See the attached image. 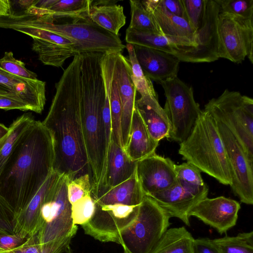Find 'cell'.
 <instances>
[{"label":"cell","instance_id":"47","mask_svg":"<svg viewBox=\"0 0 253 253\" xmlns=\"http://www.w3.org/2000/svg\"><path fill=\"white\" fill-rule=\"evenodd\" d=\"M37 1V0H10L11 15L10 16H18L24 14Z\"/></svg>","mask_w":253,"mask_h":253},{"label":"cell","instance_id":"3","mask_svg":"<svg viewBox=\"0 0 253 253\" xmlns=\"http://www.w3.org/2000/svg\"><path fill=\"white\" fill-rule=\"evenodd\" d=\"M103 54H80L81 116L91 171V195L103 188L107 164L103 115L105 88L100 64Z\"/></svg>","mask_w":253,"mask_h":253},{"label":"cell","instance_id":"49","mask_svg":"<svg viewBox=\"0 0 253 253\" xmlns=\"http://www.w3.org/2000/svg\"><path fill=\"white\" fill-rule=\"evenodd\" d=\"M9 131V127L0 123V143L6 136Z\"/></svg>","mask_w":253,"mask_h":253},{"label":"cell","instance_id":"4","mask_svg":"<svg viewBox=\"0 0 253 253\" xmlns=\"http://www.w3.org/2000/svg\"><path fill=\"white\" fill-rule=\"evenodd\" d=\"M22 25L48 31L71 40L78 54L85 52H122L126 48L119 36L93 22L89 13L56 15L46 9L31 6L19 16L0 17V28Z\"/></svg>","mask_w":253,"mask_h":253},{"label":"cell","instance_id":"5","mask_svg":"<svg viewBox=\"0 0 253 253\" xmlns=\"http://www.w3.org/2000/svg\"><path fill=\"white\" fill-rule=\"evenodd\" d=\"M178 154L219 183L231 185V171L224 144L215 120L208 112L203 110L189 136L179 143Z\"/></svg>","mask_w":253,"mask_h":253},{"label":"cell","instance_id":"38","mask_svg":"<svg viewBox=\"0 0 253 253\" xmlns=\"http://www.w3.org/2000/svg\"><path fill=\"white\" fill-rule=\"evenodd\" d=\"M0 68L21 78L33 80L38 79L37 74L27 69L23 62L15 58L11 51L5 52L3 56L0 59Z\"/></svg>","mask_w":253,"mask_h":253},{"label":"cell","instance_id":"13","mask_svg":"<svg viewBox=\"0 0 253 253\" xmlns=\"http://www.w3.org/2000/svg\"><path fill=\"white\" fill-rule=\"evenodd\" d=\"M175 163L154 153L137 162L136 174L145 196L167 189L177 183Z\"/></svg>","mask_w":253,"mask_h":253},{"label":"cell","instance_id":"48","mask_svg":"<svg viewBox=\"0 0 253 253\" xmlns=\"http://www.w3.org/2000/svg\"><path fill=\"white\" fill-rule=\"evenodd\" d=\"M11 15L10 0H0V17L10 16Z\"/></svg>","mask_w":253,"mask_h":253},{"label":"cell","instance_id":"7","mask_svg":"<svg viewBox=\"0 0 253 253\" xmlns=\"http://www.w3.org/2000/svg\"><path fill=\"white\" fill-rule=\"evenodd\" d=\"M69 181L67 176L61 174L42 207V224L37 233L41 244L70 245L77 232L78 226L73 223L68 197Z\"/></svg>","mask_w":253,"mask_h":253},{"label":"cell","instance_id":"31","mask_svg":"<svg viewBox=\"0 0 253 253\" xmlns=\"http://www.w3.org/2000/svg\"><path fill=\"white\" fill-rule=\"evenodd\" d=\"M220 253H253V232L211 239Z\"/></svg>","mask_w":253,"mask_h":253},{"label":"cell","instance_id":"6","mask_svg":"<svg viewBox=\"0 0 253 253\" xmlns=\"http://www.w3.org/2000/svg\"><path fill=\"white\" fill-rule=\"evenodd\" d=\"M204 110L229 129L253 164V99L226 89L218 97L210 100Z\"/></svg>","mask_w":253,"mask_h":253},{"label":"cell","instance_id":"9","mask_svg":"<svg viewBox=\"0 0 253 253\" xmlns=\"http://www.w3.org/2000/svg\"><path fill=\"white\" fill-rule=\"evenodd\" d=\"M159 84L164 89L166 101L164 109L171 126L168 139L180 143L189 136L203 110L194 99L192 88L177 77Z\"/></svg>","mask_w":253,"mask_h":253},{"label":"cell","instance_id":"33","mask_svg":"<svg viewBox=\"0 0 253 253\" xmlns=\"http://www.w3.org/2000/svg\"><path fill=\"white\" fill-rule=\"evenodd\" d=\"M126 48L128 52V59L131 69L130 78L136 91L139 93L141 97L153 96L158 97L151 80L144 74L138 62L133 45L126 43Z\"/></svg>","mask_w":253,"mask_h":253},{"label":"cell","instance_id":"19","mask_svg":"<svg viewBox=\"0 0 253 253\" xmlns=\"http://www.w3.org/2000/svg\"><path fill=\"white\" fill-rule=\"evenodd\" d=\"M138 62L144 74L158 83L177 77L180 61L174 55L146 47L133 45Z\"/></svg>","mask_w":253,"mask_h":253},{"label":"cell","instance_id":"25","mask_svg":"<svg viewBox=\"0 0 253 253\" xmlns=\"http://www.w3.org/2000/svg\"><path fill=\"white\" fill-rule=\"evenodd\" d=\"M136 163L129 158L124 148L112 139L103 187L100 191L116 186L130 178L136 171Z\"/></svg>","mask_w":253,"mask_h":253},{"label":"cell","instance_id":"44","mask_svg":"<svg viewBox=\"0 0 253 253\" xmlns=\"http://www.w3.org/2000/svg\"><path fill=\"white\" fill-rule=\"evenodd\" d=\"M192 253H220L207 238L194 239L192 245Z\"/></svg>","mask_w":253,"mask_h":253},{"label":"cell","instance_id":"17","mask_svg":"<svg viewBox=\"0 0 253 253\" xmlns=\"http://www.w3.org/2000/svg\"><path fill=\"white\" fill-rule=\"evenodd\" d=\"M114 72L122 105V133L124 148L128 141L130 125L135 107L136 89L131 81L128 59L121 52H115Z\"/></svg>","mask_w":253,"mask_h":253},{"label":"cell","instance_id":"16","mask_svg":"<svg viewBox=\"0 0 253 253\" xmlns=\"http://www.w3.org/2000/svg\"><path fill=\"white\" fill-rule=\"evenodd\" d=\"M0 95L22 101L40 114L46 102L45 83L14 76L0 68Z\"/></svg>","mask_w":253,"mask_h":253},{"label":"cell","instance_id":"12","mask_svg":"<svg viewBox=\"0 0 253 253\" xmlns=\"http://www.w3.org/2000/svg\"><path fill=\"white\" fill-rule=\"evenodd\" d=\"M215 120L231 171L230 187L242 203L253 205V164L249 161L243 148L229 129L220 121Z\"/></svg>","mask_w":253,"mask_h":253},{"label":"cell","instance_id":"29","mask_svg":"<svg viewBox=\"0 0 253 253\" xmlns=\"http://www.w3.org/2000/svg\"><path fill=\"white\" fill-rule=\"evenodd\" d=\"M125 39L127 43L161 50L173 55L178 49V46L164 35L128 27Z\"/></svg>","mask_w":253,"mask_h":253},{"label":"cell","instance_id":"27","mask_svg":"<svg viewBox=\"0 0 253 253\" xmlns=\"http://www.w3.org/2000/svg\"><path fill=\"white\" fill-rule=\"evenodd\" d=\"M33 39L32 49L44 65L61 67L66 59L78 54L73 47L62 42Z\"/></svg>","mask_w":253,"mask_h":253},{"label":"cell","instance_id":"37","mask_svg":"<svg viewBox=\"0 0 253 253\" xmlns=\"http://www.w3.org/2000/svg\"><path fill=\"white\" fill-rule=\"evenodd\" d=\"M95 205L91 194L87 195L71 205L72 217L75 225L87 223L93 216Z\"/></svg>","mask_w":253,"mask_h":253},{"label":"cell","instance_id":"41","mask_svg":"<svg viewBox=\"0 0 253 253\" xmlns=\"http://www.w3.org/2000/svg\"><path fill=\"white\" fill-rule=\"evenodd\" d=\"M68 197L71 205L82 198L91 194V177L86 173L69 181L67 186Z\"/></svg>","mask_w":253,"mask_h":253},{"label":"cell","instance_id":"40","mask_svg":"<svg viewBox=\"0 0 253 253\" xmlns=\"http://www.w3.org/2000/svg\"><path fill=\"white\" fill-rule=\"evenodd\" d=\"M183 17L191 28L196 32L203 17L205 0H181Z\"/></svg>","mask_w":253,"mask_h":253},{"label":"cell","instance_id":"43","mask_svg":"<svg viewBox=\"0 0 253 253\" xmlns=\"http://www.w3.org/2000/svg\"><path fill=\"white\" fill-rule=\"evenodd\" d=\"M29 237L23 233L13 234L0 233V248L6 251L13 249L24 243Z\"/></svg>","mask_w":253,"mask_h":253},{"label":"cell","instance_id":"51","mask_svg":"<svg viewBox=\"0 0 253 253\" xmlns=\"http://www.w3.org/2000/svg\"><path fill=\"white\" fill-rule=\"evenodd\" d=\"M0 253H8V251L0 248Z\"/></svg>","mask_w":253,"mask_h":253},{"label":"cell","instance_id":"1","mask_svg":"<svg viewBox=\"0 0 253 253\" xmlns=\"http://www.w3.org/2000/svg\"><path fill=\"white\" fill-rule=\"evenodd\" d=\"M80 54L64 70L55 84L56 91L43 124L52 133L53 170L67 176L69 181L91 171L81 116Z\"/></svg>","mask_w":253,"mask_h":253},{"label":"cell","instance_id":"8","mask_svg":"<svg viewBox=\"0 0 253 253\" xmlns=\"http://www.w3.org/2000/svg\"><path fill=\"white\" fill-rule=\"evenodd\" d=\"M170 217L153 199L145 196L135 220L120 234L124 253H150L168 229Z\"/></svg>","mask_w":253,"mask_h":253},{"label":"cell","instance_id":"36","mask_svg":"<svg viewBox=\"0 0 253 253\" xmlns=\"http://www.w3.org/2000/svg\"><path fill=\"white\" fill-rule=\"evenodd\" d=\"M175 171L177 182L181 186L199 188L207 185L202 178L201 171L190 163L175 164Z\"/></svg>","mask_w":253,"mask_h":253},{"label":"cell","instance_id":"35","mask_svg":"<svg viewBox=\"0 0 253 253\" xmlns=\"http://www.w3.org/2000/svg\"><path fill=\"white\" fill-rule=\"evenodd\" d=\"M68 246L59 243L41 244L36 233L19 246L8 250V253H61Z\"/></svg>","mask_w":253,"mask_h":253},{"label":"cell","instance_id":"20","mask_svg":"<svg viewBox=\"0 0 253 253\" xmlns=\"http://www.w3.org/2000/svg\"><path fill=\"white\" fill-rule=\"evenodd\" d=\"M61 174L53 171L30 201L26 208L15 217L14 233H23L29 236L36 234L42 222L41 209Z\"/></svg>","mask_w":253,"mask_h":253},{"label":"cell","instance_id":"42","mask_svg":"<svg viewBox=\"0 0 253 253\" xmlns=\"http://www.w3.org/2000/svg\"><path fill=\"white\" fill-rule=\"evenodd\" d=\"M15 213L13 208L0 194V233L14 234Z\"/></svg>","mask_w":253,"mask_h":253},{"label":"cell","instance_id":"11","mask_svg":"<svg viewBox=\"0 0 253 253\" xmlns=\"http://www.w3.org/2000/svg\"><path fill=\"white\" fill-rule=\"evenodd\" d=\"M219 11V5L215 0H205L203 17L196 31V46L181 47L174 55L180 61L211 62L219 58L217 34Z\"/></svg>","mask_w":253,"mask_h":253},{"label":"cell","instance_id":"10","mask_svg":"<svg viewBox=\"0 0 253 253\" xmlns=\"http://www.w3.org/2000/svg\"><path fill=\"white\" fill-rule=\"evenodd\" d=\"M217 34L219 58L240 63L247 57L253 63V19L219 13Z\"/></svg>","mask_w":253,"mask_h":253},{"label":"cell","instance_id":"26","mask_svg":"<svg viewBox=\"0 0 253 253\" xmlns=\"http://www.w3.org/2000/svg\"><path fill=\"white\" fill-rule=\"evenodd\" d=\"M117 0H92L89 8L90 19L106 30L119 36V32L126 23L123 6Z\"/></svg>","mask_w":253,"mask_h":253},{"label":"cell","instance_id":"28","mask_svg":"<svg viewBox=\"0 0 253 253\" xmlns=\"http://www.w3.org/2000/svg\"><path fill=\"white\" fill-rule=\"evenodd\" d=\"M194 239L183 226L168 229L150 253H192Z\"/></svg>","mask_w":253,"mask_h":253},{"label":"cell","instance_id":"18","mask_svg":"<svg viewBox=\"0 0 253 253\" xmlns=\"http://www.w3.org/2000/svg\"><path fill=\"white\" fill-rule=\"evenodd\" d=\"M155 18L164 36L178 46L195 47L196 32L182 17L171 14L159 5V0L141 1Z\"/></svg>","mask_w":253,"mask_h":253},{"label":"cell","instance_id":"45","mask_svg":"<svg viewBox=\"0 0 253 253\" xmlns=\"http://www.w3.org/2000/svg\"><path fill=\"white\" fill-rule=\"evenodd\" d=\"M0 109L5 111L16 109L32 111L30 107L25 102L10 97L1 95H0Z\"/></svg>","mask_w":253,"mask_h":253},{"label":"cell","instance_id":"34","mask_svg":"<svg viewBox=\"0 0 253 253\" xmlns=\"http://www.w3.org/2000/svg\"><path fill=\"white\" fill-rule=\"evenodd\" d=\"M92 0H53L48 10L57 15H81L89 13Z\"/></svg>","mask_w":253,"mask_h":253},{"label":"cell","instance_id":"32","mask_svg":"<svg viewBox=\"0 0 253 253\" xmlns=\"http://www.w3.org/2000/svg\"><path fill=\"white\" fill-rule=\"evenodd\" d=\"M131 19L128 28L164 35L153 14L140 0H129Z\"/></svg>","mask_w":253,"mask_h":253},{"label":"cell","instance_id":"50","mask_svg":"<svg viewBox=\"0 0 253 253\" xmlns=\"http://www.w3.org/2000/svg\"><path fill=\"white\" fill-rule=\"evenodd\" d=\"M61 253H73L70 245L68 246L66 249Z\"/></svg>","mask_w":253,"mask_h":253},{"label":"cell","instance_id":"24","mask_svg":"<svg viewBox=\"0 0 253 253\" xmlns=\"http://www.w3.org/2000/svg\"><path fill=\"white\" fill-rule=\"evenodd\" d=\"M159 143L151 136L135 107L128 141L124 148L126 153L131 160L137 162L155 153Z\"/></svg>","mask_w":253,"mask_h":253},{"label":"cell","instance_id":"2","mask_svg":"<svg viewBox=\"0 0 253 253\" xmlns=\"http://www.w3.org/2000/svg\"><path fill=\"white\" fill-rule=\"evenodd\" d=\"M54 160L51 132L42 122L34 120L0 172V194L13 208L15 217L24 211L54 171Z\"/></svg>","mask_w":253,"mask_h":253},{"label":"cell","instance_id":"22","mask_svg":"<svg viewBox=\"0 0 253 253\" xmlns=\"http://www.w3.org/2000/svg\"><path fill=\"white\" fill-rule=\"evenodd\" d=\"M135 108L153 139L159 142L164 138H168L171 129L170 123L158 97H140L136 100Z\"/></svg>","mask_w":253,"mask_h":253},{"label":"cell","instance_id":"14","mask_svg":"<svg viewBox=\"0 0 253 253\" xmlns=\"http://www.w3.org/2000/svg\"><path fill=\"white\" fill-rule=\"evenodd\" d=\"M240 209V203L232 199L224 196L206 197L197 203L188 215L198 218L223 234L236 225Z\"/></svg>","mask_w":253,"mask_h":253},{"label":"cell","instance_id":"39","mask_svg":"<svg viewBox=\"0 0 253 253\" xmlns=\"http://www.w3.org/2000/svg\"><path fill=\"white\" fill-rule=\"evenodd\" d=\"M219 13H227L246 19H253V0H215Z\"/></svg>","mask_w":253,"mask_h":253},{"label":"cell","instance_id":"30","mask_svg":"<svg viewBox=\"0 0 253 253\" xmlns=\"http://www.w3.org/2000/svg\"><path fill=\"white\" fill-rule=\"evenodd\" d=\"M34 120L30 113H25L14 120L6 136L0 143V172L17 140Z\"/></svg>","mask_w":253,"mask_h":253},{"label":"cell","instance_id":"46","mask_svg":"<svg viewBox=\"0 0 253 253\" xmlns=\"http://www.w3.org/2000/svg\"><path fill=\"white\" fill-rule=\"evenodd\" d=\"M159 5L171 14L182 18L183 17L181 0H159Z\"/></svg>","mask_w":253,"mask_h":253},{"label":"cell","instance_id":"15","mask_svg":"<svg viewBox=\"0 0 253 253\" xmlns=\"http://www.w3.org/2000/svg\"><path fill=\"white\" fill-rule=\"evenodd\" d=\"M208 192V185L203 188H193L181 186L177 182L171 187L149 197L170 217L178 218L189 226V211L200 201L207 197Z\"/></svg>","mask_w":253,"mask_h":253},{"label":"cell","instance_id":"21","mask_svg":"<svg viewBox=\"0 0 253 253\" xmlns=\"http://www.w3.org/2000/svg\"><path fill=\"white\" fill-rule=\"evenodd\" d=\"M115 52L104 53L101 68L105 91L109 100L112 139L124 149L122 133V105L119 89L114 72Z\"/></svg>","mask_w":253,"mask_h":253},{"label":"cell","instance_id":"23","mask_svg":"<svg viewBox=\"0 0 253 253\" xmlns=\"http://www.w3.org/2000/svg\"><path fill=\"white\" fill-rule=\"evenodd\" d=\"M145 196L135 171L126 181L116 186L101 191L91 195V197L95 204L99 206L113 204L138 206L142 202Z\"/></svg>","mask_w":253,"mask_h":253}]
</instances>
